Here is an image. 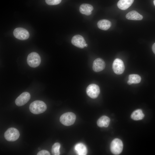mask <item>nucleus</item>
Here are the masks:
<instances>
[{
  "mask_svg": "<svg viewBox=\"0 0 155 155\" xmlns=\"http://www.w3.org/2000/svg\"><path fill=\"white\" fill-rule=\"evenodd\" d=\"M29 108L30 111L32 113L38 114L45 111L47 109V106L44 102L36 100L30 104Z\"/></svg>",
  "mask_w": 155,
  "mask_h": 155,
  "instance_id": "f257e3e1",
  "label": "nucleus"
},
{
  "mask_svg": "<svg viewBox=\"0 0 155 155\" xmlns=\"http://www.w3.org/2000/svg\"><path fill=\"white\" fill-rule=\"evenodd\" d=\"M76 118V115L73 113L67 112L63 114L61 116L60 121L64 125L69 126L74 124Z\"/></svg>",
  "mask_w": 155,
  "mask_h": 155,
  "instance_id": "f03ea898",
  "label": "nucleus"
},
{
  "mask_svg": "<svg viewBox=\"0 0 155 155\" xmlns=\"http://www.w3.org/2000/svg\"><path fill=\"white\" fill-rule=\"evenodd\" d=\"M41 58L39 55L36 52H32L28 55L27 61L28 65L32 67L38 66L41 63Z\"/></svg>",
  "mask_w": 155,
  "mask_h": 155,
  "instance_id": "7ed1b4c3",
  "label": "nucleus"
},
{
  "mask_svg": "<svg viewBox=\"0 0 155 155\" xmlns=\"http://www.w3.org/2000/svg\"><path fill=\"white\" fill-rule=\"evenodd\" d=\"M123 148V143L122 141L118 138L114 139L111 144V151L115 155L120 154L122 151Z\"/></svg>",
  "mask_w": 155,
  "mask_h": 155,
  "instance_id": "20e7f679",
  "label": "nucleus"
},
{
  "mask_svg": "<svg viewBox=\"0 0 155 155\" xmlns=\"http://www.w3.org/2000/svg\"><path fill=\"white\" fill-rule=\"evenodd\" d=\"M20 134L18 130L16 129L11 127L8 129L5 132L4 137L8 141L13 142L19 138Z\"/></svg>",
  "mask_w": 155,
  "mask_h": 155,
  "instance_id": "39448f33",
  "label": "nucleus"
},
{
  "mask_svg": "<svg viewBox=\"0 0 155 155\" xmlns=\"http://www.w3.org/2000/svg\"><path fill=\"white\" fill-rule=\"evenodd\" d=\"M14 37L16 38L21 40L28 39L29 37V33L26 29L22 28H15L13 32Z\"/></svg>",
  "mask_w": 155,
  "mask_h": 155,
  "instance_id": "423d86ee",
  "label": "nucleus"
},
{
  "mask_svg": "<svg viewBox=\"0 0 155 155\" xmlns=\"http://www.w3.org/2000/svg\"><path fill=\"white\" fill-rule=\"evenodd\" d=\"M86 92L87 95L91 98H96L100 93L99 87L96 84H90L86 88Z\"/></svg>",
  "mask_w": 155,
  "mask_h": 155,
  "instance_id": "0eeeda50",
  "label": "nucleus"
},
{
  "mask_svg": "<svg viewBox=\"0 0 155 155\" xmlns=\"http://www.w3.org/2000/svg\"><path fill=\"white\" fill-rule=\"evenodd\" d=\"M112 68L115 73L118 75L123 73L125 69L123 61L120 59H115L113 62Z\"/></svg>",
  "mask_w": 155,
  "mask_h": 155,
  "instance_id": "6e6552de",
  "label": "nucleus"
},
{
  "mask_svg": "<svg viewBox=\"0 0 155 155\" xmlns=\"http://www.w3.org/2000/svg\"><path fill=\"white\" fill-rule=\"evenodd\" d=\"M30 98V94L27 92H24L16 98L15 102L18 106H22L26 103Z\"/></svg>",
  "mask_w": 155,
  "mask_h": 155,
  "instance_id": "1a4fd4ad",
  "label": "nucleus"
},
{
  "mask_svg": "<svg viewBox=\"0 0 155 155\" xmlns=\"http://www.w3.org/2000/svg\"><path fill=\"white\" fill-rule=\"evenodd\" d=\"M71 42L75 46L81 49L84 48L86 44L84 37L80 35L74 36L71 39Z\"/></svg>",
  "mask_w": 155,
  "mask_h": 155,
  "instance_id": "9d476101",
  "label": "nucleus"
},
{
  "mask_svg": "<svg viewBox=\"0 0 155 155\" xmlns=\"http://www.w3.org/2000/svg\"><path fill=\"white\" fill-rule=\"evenodd\" d=\"M105 63L104 61L100 58H98L94 61L92 69L94 71L98 72L103 70L105 68Z\"/></svg>",
  "mask_w": 155,
  "mask_h": 155,
  "instance_id": "9b49d317",
  "label": "nucleus"
},
{
  "mask_svg": "<svg viewBox=\"0 0 155 155\" xmlns=\"http://www.w3.org/2000/svg\"><path fill=\"white\" fill-rule=\"evenodd\" d=\"M93 9L92 5L88 4L83 3L80 6L79 10L81 13L88 16L91 14L92 11Z\"/></svg>",
  "mask_w": 155,
  "mask_h": 155,
  "instance_id": "f8f14e48",
  "label": "nucleus"
},
{
  "mask_svg": "<svg viewBox=\"0 0 155 155\" xmlns=\"http://www.w3.org/2000/svg\"><path fill=\"white\" fill-rule=\"evenodd\" d=\"M126 17L128 20H141L143 18L142 15L135 10L128 12L126 15Z\"/></svg>",
  "mask_w": 155,
  "mask_h": 155,
  "instance_id": "ddd939ff",
  "label": "nucleus"
},
{
  "mask_svg": "<svg viewBox=\"0 0 155 155\" xmlns=\"http://www.w3.org/2000/svg\"><path fill=\"white\" fill-rule=\"evenodd\" d=\"M134 0H119L117 3L118 7L122 10H125L130 7Z\"/></svg>",
  "mask_w": 155,
  "mask_h": 155,
  "instance_id": "4468645a",
  "label": "nucleus"
},
{
  "mask_svg": "<svg viewBox=\"0 0 155 155\" xmlns=\"http://www.w3.org/2000/svg\"><path fill=\"white\" fill-rule=\"evenodd\" d=\"M74 149L78 155H85L87 154V150L86 146L82 143H79L75 146Z\"/></svg>",
  "mask_w": 155,
  "mask_h": 155,
  "instance_id": "2eb2a0df",
  "label": "nucleus"
},
{
  "mask_svg": "<svg viewBox=\"0 0 155 155\" xmlns=\"http://www.w3.org/2000/svg\"><path fill=\"white\" fill-rule=\"evenodd\" d=\"M98 27L103 30H107L111 26V23L109 20L103 19L99 20L97 24Z\"/></svg>",
  "mask_w": 155,
  "mask_h": 155,
  "instance_id": "dca6fc26",
  "label": "nucleus"
},
{
  "mask_svg": "<svg viewBox=\"0 0 155 155\" xmlns=\"http://www.w3.org/2000/svg\"><path fill=\"white\" fill-rule=\"evenodd\" d=\"M110 119L108 117L103 116L101 117L98 120L97 125L100 127H107L110 123Z\"/></svg>",
  "mask_w": 155,
  "mask_h": 155,
  "instance_id": "f3484780",
  "label": "nucleus"
},
{
  "mask_svg": "<svg viewBox=\"0 0 155 155\" xmlns=\"http://www.w3.org/2000/svg\"><path fill=\"white\" fill-rule=\"evenodd\" d=\"M127 83L129 85H130L132 84H136L140 83L141 78L137 74H131L129 75Z\"/></svg>",
  "mask_w": 155,
  "mask_h": 155,
  "instance_id": "a211bd4d",
  "label": "nucleus"
},
{
  "mask_svg": "<svg viewBox=\"0 0 155 155\" xmlns=\"http://www.w3.org/2000/svg\"><path fill=\"white\" fill-rule=\"evenodd\" d=\"M131 117L133 120H138L143 119L144 115L141 109H138L134 111L131 114Z\"/></svg>",
  "mask_w": 155,
  "mask_h": 155,
  "instance_id": "6ab92c4d",
  "label": "nucleus"
},
{
  "mask_svg": "<svg viewBox=\"0 0 155 155\" xmlns=\"http://www.w3.org/2000/svg\"><path fill=\"white\" fill-rule=\"evenodd\" d=\"M60 146V144L58 142L55 143L53 145L51 150L52 153L53 155H60L59 149Z\"/></svg>",
  "mask_w": 155,
  "mask_h": 155,
  "instance_id": "aec40b11",
  "label": "nucleus"
},
{
  "mask_svg": "<svg viewBox=\"0 0 155 155\" xmlns=\"http://www.w3.org/2000/svg\"><path fill=\"white\" fill-rule=\"evenodd\" d=\"M61 0H45L46 4L49 5H55L59 4Z\"/></svg>",
  "mask_w": 155,
  "mask_h": 155,
  "instance_id": "412c9836",
  "label": "nucleus"
},
{
  "mask_svg": "<svg viewBox=\"0 0 155 155\" xmlns=\"http://www.w3.org/2000/svg\"><path fill=\"white\" fill-rule=\"evenodd\" d=\"M37 155H50V153L47 150H42L39 152L37 154Z\"/></svg>",
  "mask_w": 155,
  "mask_h": 155,
  "instance_id": "4be33fe9",
  "label": "nucleus"
},
{
  "mask_svg": "<svg viewBox=\"0 0 155 155\" xmlns=\"http://www.w3.org/2000/svg\"><path fill=\"white\" fill-rule=\"evenodd\" d=\"M152 49L153 53L155 54V43L152 46Z\"/></svg>",
  "mask_w": 155,
  "mask_h": 155,
  "instance_id": "5701e85b",
  "label": "nucleus"
},
{
  "mask_svg": "<svg viewBox=\"0 0 155 155\" xmlns=\"http://www.w3.org/2000/svg\"><path fill=\"white\" fill-rule=\"evenodd\" d=\"M88 46V44H86L85 45V47H87Z\"/></svg>",
  "mask_w": 155,
  "mask_h": 155,
  "instance_id": "b1692460",
  "label": "nucleus"
},
{
  "mask_svg": "<svg viewBox=\"0 0 155 155\" xmlns=\"http://www.w3.org/2000/svg\"><path fill=\"white\" fill-rule=\"evenodd\" d=\"M154 5L155 6V0H154Z\"/></svg>",
  "mask_w": 155,
  "mask_h": 155,
  "instance_id": "393cba45",
  "label": "nucleus"
}]
</instances>
